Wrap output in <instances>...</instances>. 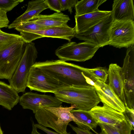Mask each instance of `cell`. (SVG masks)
Segmentation results:
<instances>
[{"label": "cell", "instance_id": "cell-1", "mask_svg": "<svg viewBox=\"0 0 134 134\" xmlns=\"http://www.w3.org/2000/svg\"><path fill=\"white\" fill-rule=\"evenodd\" d=\"M33 66L69 87H94L96 80L90 69L60 59L36 62Z\"/></svg>", "mask_w": 134, "mask_h": 134}, {"label": "cell", "instance_id": "cell-2", "mask_svg": "<svg viewBox=\"0 0 134 134\" xmlns=\"http://www.w3.org/2000/svg\"><path fill=\"white\" fill-rule=\"evenodd\" d=\"M77 106L72 105L69 107H45L41 108L35 114L38 124L49 127L61 134H66L67 127L69 122L75 123L77 120L70 111Z\"/></svg>", "mask_w": 134, "mask_h": 134}, {"label": "cell", "instance_id": "cell-3", "mask_svg": "<svg viewBox=\"0 0 134 134\" xmlns=\"http://www.w3.org/2000/svg\"><path fill=\"white\" fill-rule=\"evenodd\" d=\"M54 93L62 102L76 105L77 109L90 110L100 102L94 87H69Z\"/></svg>", "mask_w": 134, "mask_h": 134}, {"label": "cell", "instance_id": "cell-4", "mask_svg": "<svg viewBox=\"0 0 134 134\" xmlns=\"http://www.w3.org/2000/svg\"><path fill=\"white\" fill-rule=\"evenodd\" d=\"M38 52L34 43H26L23 54L12 78L9 85L18 93L24 92L30 69L35 63Z\"/></svg>", "mask_w": 134, "mask_h": 134}, {"label": "cell", "instance_id": "cell-5", "mask_svg": "<svg viewBox=\"0 0 134 134\" xmlns=\"http://www.w3.org/2000/svg\"><path fill=\"white\" fill-rule=\"evenodd\" d=\"M99 48L87 41L79 43L69 42L59 47L55 54L60 59L65 61L83 62L92 58Z\"/></svg>", "mask_w": 134, "mask_h": 134}, {"label": "cell", "instance_id": "cell-6", "mask_svg": "<svg viewBox=\"0 0 134 134\" xmlns=\"http://www.w3.org/2000/svg\"><path fill=\"white\" fill-rule=\"evenodd\" d=\"M26 43L21 40L0 50V79L12 77L23 54Z\"/></svg>", "mask_w": 134, "mask_h": 134}, {"label": "cell", "instance_id": "cell-7", "mask_svg": "<svg viewBox=\"0 0 134 134\" xmlns=\"http://www.w3.org/2000/svg\"><path fill=\"white\" fill-rule=\"evenodd\" d=\"M27 87L31 91L53 93L62 89L69 87L33 66L30 69Z\"/></svg>", "mask_w": 134, "mask_h": 134}, {"label": "cell", "instance_id": "cell-8", "mask_svg": "<svg viewBox=\"0 0 134 134\" xmlns=\"http://www.w3.org/2000/svg\"><path fill=\"white\" fill-rule=\"evenodd\" d=\"M109 45L119 48L134 45V21H113L110 29Z\"/></svg>", "mask_w": 134, "mask_h": 134}, {"label": "cell", "instance_id": "cell-9", "mask_svg": "<svg viewBox=\"0 0 134 134\" xmlns=\"http://www.w3.org/2000/svg\"><path fill=\"white\" fill-rule=\"evenodd\" d=\"M113 21L111 13L101 21L75 37L79 40L95 44L99 47L109 45L110 29Z\"/></svg>", "mask_w": 134, "mask_h": 134}, {"label": "cell", "instance_id": "cell-10", "mask_svg": "<svg viewBox=\"0 0 134 134\" xmlns=\"http://www.w3.org/2000/svg\"><path fill=\"white\" fill-rule=\"evenodd\" d=\"M121 73L124 85L125 106L134 109V45L127 48Z\"/></svg>", "mask_w": 134, "mask_h": 134}, {"label": "cell", "instance_id": "cell-11", "mask_svg": "<svg viewBox=\"0 0 134 134\" xmlns=\"http://www.w3.org/2000/svg\"><path fill=\"white\" fill-rule=\"evenodd\" d=\"M19 102L23 109H30L35 114L41 108L59 107L63 103L55 96L31 92L23 94L20 97Z\"/></svg>", "mask_w": 134, "mask_h": 134}, {"label": "cell", "instance_id": "cell-12", "mask_svg": "<svg viewBox=\"0 0 134 134\" xmlns=\"http://www.w3.org/2000/svg\"><path fill=\"white\" fill-rule=\"evenodd\" d=\"M94 87L100 102L103 104L119 112L125 111L124 103L108 84L97 80L94 82Z\"/></svg>", "mask_w": 134, "mask_h": 134}, {"label": "cell", "instance_id": "cell-13", "mask_svg": "<svg viewBox=\"0 0 134 134\" xmlns=\"http://www.w3.org/2000/svg\"><path fill=\"white\" fill-rule=\"evenodd\" d=\"M89 110L98 124H104L114 127L125 119L122 113L104 104L102 106L97 105Z\"/></svg>", "mask_w": 134, "mask_h": 134}, {"label": "cell", "instance_id": "cell-14", "mask_svg": "<svg viewBox=\"0 0 134 134\" xmlns=\"http://www.w3.org/2000/svg\"><path fill=\"white\" fill-rule=\"evenodd\" d=\"M20 33H30L33 40L44 37L57 38L66 40L70 42L76 34L75 27H71L67 24L51 27L42 30H29Z\"/></svg>", "mask_w": 134, "mask_h": 134}, {"label": "cell", "instance_id": "cell-15", "mask_svg": "<svg viewBox=\"0 0 134 134\" xmlns=\"http://www.w3.org/2000/svg\"><path fill=\"white\" fill-rule=\"evenodd\" d=\"M111 11H98L83 15L75 16V26L74 27L76 34L84 32L98 23L110 14Z\"/></svg>", "mask_w": 134, "mask_h": 134}, {"label": "cell", "instance_id": "cell-16", "mask_svg": "<svg viewBox=\"0 0 134 134\" xmlns=\"http://www.w3.org/2000/svg\"><path fill=\"white\" fill-rule=\"evenodd\" d=\"M111 12L113 21L133 20L134 8L132 0H115Z\"/></svg>", "mask_w": 134, "mask_h": 134}, {"label": "cell", "instance_id": "cell-17", "mask_svg": "<svg viewBox=\"0 0 134 134\" xmlns=\"http://www.w3.org/2000/svg\"><path fill=\"white\" fill-rule=\"evenodd\" d=\"M45 1L36 0L29 1L26 11L9 25L8 29L15 28L21 23L29 21L39 15L44 10L48 8Z\"/></svg>", "mask_w": 134, "mask_h": 134}, {"label": "cell", "instance_id": "cell-18", "mask_svg": "<svg viewBox=\"0 0 134 134\" xmlns=\"http://www.w3.org/2000/svg\"><path fill=\"white\" fill-rule=\"evenodd\" d=\"M121 69V67L116 64L111 63L109 65L108 70V85L125 105L126 101Z\"/></svg>", "mask_w": 134, "mask_h": 134}, {"label": "cell", "instance_id": "cell-19", "mask_svg": "<svg viewBox=\"0 0 134 134\" xmlns=\"http://www.w3.org/2000/svg\"><path fill=\"white\" fill-rule=\"evenodd\" d=\"M70 20L68 15L60 12L49 15L39 14L29 21H32L40 25L52 27L67 24Z\"/></svg>", "mask_w": 134, "mask_h": 134}, {"label": "cell", "instance_id": "cell-20", "mask_svg": "<svg viewBox=\"0 0 134 134\" xmlns=\"http://www.w3.org/2000/svg\"><path fill=\"white\" fill-rule=\"evenodd\" d=\"M20 97L9 85L0 81V105L11 110L19 103Z\"/></svg>", "mask_w": 134, "mask_h": 134}, {"label": "cell", "instance_id": "cell-21", "mask_svg": "<svg viewBox=\"0 0 134 134\" xmlns=\"http://www.w3.org/2000/svg\"><path fill=\"white\" fill-rule=\"evenodd\" d=\"M70 112L77 120V121L75 123L78 127L95 132L93 129L96 128L98 123L92 116L89 110L73 109Z\"/></svg>", "mask_w": 134, "mask_h": 134}, {"label": "cell", "instance_id": "cell-22", "mask_svg": "<svg viewBox=\"0 0 134 134\" xmlns=\"http://www.w3.org/2000/svg\"><path fill=\"white\" fill-rule=\"evenodd\" d=\"M106 0H82L78 1L75 7V15L79 16L93 13L99 10V7Z\"/></svg>", "mask_w": 134, "mask_h": 134}, {"label": "cell", "instance_id": "cell-23", "mask_svg": "<svg viewBox=\"0 0 134 134\" xmlns=\"http://www.w3.org/2000/svg\"><path fill=\"white\" fill-rule=\"evenodd\" d=\"M101 129L99 134H131L132 130L125 119L115 126L102 124H98Z\"/></svg>", "mask_w": 134, "mask_h": 134}, {"label": "cell", "instance_id": "cell-24", "mask_svg": "<svg viewBox=\"0 0 134 134\" xmlns=\"http://www.w3.org/2000/svg\"><path fill=\"white\" fill-rule=\"evenodd\" d=\"M22 39L20 35L6 33L0 29V50Z\"/></svg>", "mask_w": 134, "mask_h": 134}, {"label": "cell", "instance_id": "cell-25", "mask_svg": "<svg viewBox=\"0 0 134 134\" xmlns=\"http://www.w3.org/2000/svg\"><path fill=\"white\" fill-rule=\"evenodd\" d=\"M51 27L40 25L32 21H29L21 23L15 29L20 32H26L29 30H42Z\"/></svg>", "mask_w": 134, "mask_h": 134}, {"label": "cell", "instance_id": "cell-26", "mask_svg": "<svg viewBox=\"0 0 134 134\" xmlns=\"http://www.w3.org/2000/svg\"><path fill=\"white\" fill-rule=\"evenodd\" d=\"M91 73L97 80H99L106 83L108 79V70L106 68L101 67L91 69Z\"/></svg>", "mask_w": 134, "mask_h": 134}, {"label": "cell", "instance_id": "cell-27", "mask_svg": "<svg viewBox=\"0 0 134 134\" xmlns=\"http://www.w3.org/2000/svg\"><path fill=\"white\" fill-rule=\"evenodd\" d=\"M24 0H0V9L7 12L10 11Z\"/></svg>", "mask_w": 134, "mask_h": 134}, {"label": "cell", "instance_id": "cell-28", "mask_svg": "<svg viewBox=\"0 0 134 134\" xmlns=\"http://www.w3.org/2000/svg\"><path fill=\"white\" fill-rule=\"evenodd\" d=\"M125 119L130 126L132 130H134V109H130L125 106V111L122 113Z\"/></svg>", "mask_w": 134, "mask_h": 134}, {"label": "cell", "instance_id": "cell-29", "mask_svg": "<svg viewBox=\"0 0 134 134\" xmlns=\"http://www.w3.org/2000/svg\"><path fill=\"white\" fill-rule=\"evenodd\" d=\"M61 11H64L68 10L70 13H72V8L75 6L78 1V0H59Z\"/></svg>", "mask_w": 134, "mask_h": 134}, {"label": "cell", "instance_id": "cell-30", "mask_svg": "<svg viewBox=\"0 0 134 134\" xmlns=\"http://www.w3.org/2000/svg\"><path fill=\"white\" fill-rule=\"evenodd\" d=\"M45 2L48 8L57 12H60L61 9L59 0H45Z\"/></svg>", "mask_w": 134, "mask_h": 134}, {"label": "cell", "instance_id": "cell-31", "mask_svg": "<svg viewBox=\"0 0 134 134\" xmlns=\"http://www.w3.org/2000/svg\"><path fill=\"white\" fill-rule=\"evenodd\" d=\"M9 21L7 16V12L2 11L0 12V29L7 27Z\"/></svg>", "mask_w": 134, "mask_h": 134}, {"label": "cell", "instance_id": "cell-32", "mask_svg": "<svg viewBox=\"0 0 134 134\" xmlns=\"http://www.w3.org/2000/svg\"><path fill=\"white\" fill-rule=\"evenodd\" d=\"M68 125L77 134H94L90 131L80 128L70 124H69Z\"/></svg>", "mask_w": 134, "mask_h": 134}, {"label": "cell", "instance_id": "cell-33", "mask_svg": "<svg viewBox=\"0 0 134 134\" xmlns=\"http://www.w3.org/2000/svg\"><path fill=\"white\" fill-rule=\"evenodd\" d=\"M35 125L37 129H41L46 133L47 134H61L57 132H55L52 131L48 129L46 127L38 124H35ZM70 134L71 133L70 132H69L68 133L67 132L66 134Z\"/></svg>", "mask_w": 134, "mask_h": 134}, {"label": "cell", "instance_id": "cell-34", "mask_svg": "<svg viewBox=\"0 0 134 134\" xmlns=\"http://www.w3.org/2000/svg\"><path fill=\"white\" fill-rule=\"evenodd\" d=\"M31 120L32 127V131L31 134H41L37 131V128L35 126V124L32 119L31 118Z\"/></svg>", "mask_w": 134, "mask_h": 134}, {"label": "cell", "instance_id": "cell-35", "mask_svg": "<svg viewBox=\"0 0 134 134\" xmlns=\"http://www.w3.org/2000/svg\"><path fill=\"white\" fill-rule=\"evenodd\" d=\"M0 134H3V131L1 129L0 125Z\"/></svg>", "mask_w": 134, "mask_h": 134}, {"label": "cell", "instance_id": "cell-36", "mask_svg": "<svg viewBox=\"0 0 134 134\" xmlns=\"http://www.w3.org/2000/svg\"><path fill=\"white\" fill-rule=\"evenodd\" d=\"M3 11V10H1L0 9V12H1V11Z\"/></svg>", "mask_w": 134, "mask_h": 134}]
</instances>
